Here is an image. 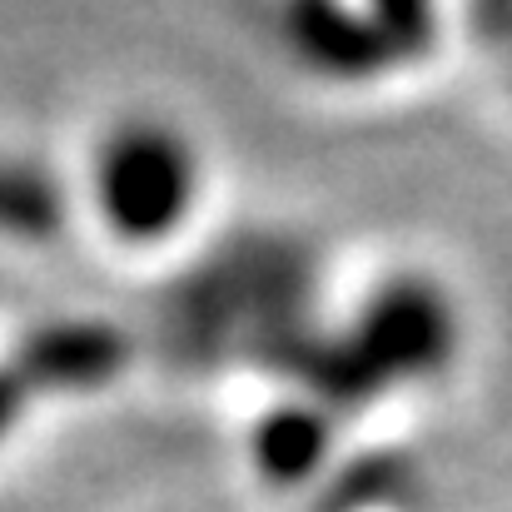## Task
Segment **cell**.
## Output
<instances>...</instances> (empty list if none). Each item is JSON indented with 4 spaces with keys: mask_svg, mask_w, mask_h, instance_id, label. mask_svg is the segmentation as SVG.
<instances>
[{
    "mask_svg": "<svg viewBox=\"0 0 512 512\" xmlns=\"http://www.w3.org/2000/svg\"><path fill=\"white\" fill-rule=\"evenodd\" d=\"M65 179L75 224L135 264L194 249L219 194V165L204 130L165 105L110 110L85 135Z\"/></svg>",
    "mask_w": 512,
    "mask_h": 512,
    "instance_id": "obj_1",
    "label": "cell"
},
{
    "mask_svg": "<svg viewBox=\"0 0 512 512\" xmlns=\"http://www.w3.org/2000/svg\"><path fill=\"white\" fill-rule=\"evenodd\" d=\"M438 15L423 5H294L274 20V50L304 85L363 95L398 85L438 55Z\"/></svg>",
    "mask_w": 512,
    "mask_h": 512,
    "instance_id": "obj_2",
    "label": "cell"
},
{
    "mask_svg": "<svg viewBox=\"0 0 512 512\" xmlns=\"http://www.w3.org/2000/svg\"><path fill=\"white\" fill-rule=\"evenodd\" d=\"M348 334H343V368L383 378L398 388L413 383H438V373L458 358V309L433 284L428 274H388L378 289H368L348 309Z\"/></svg>",
    "mask_w": 512,
    "mask_h": 512,
    "instance_id": "obj_3",
    "label": "cell"
},
{
    "mask_svg": "<svg viewBox=\"0 0 512 512\" xmlns=\"http://www.w3.org/2000/svg\"><path fill=\"white\" fill-rule=\"evenodd\" d=\"M334 433V403L319 388L274 398L249 428V463L264 488H309L339 448Z\"/></svg>",
    "mask_w": 512,
    "mask_h": 512,
    "instance_id": "obj_4",
    "label": "cell"
},
{
    "mask_svg": "<svg viewBox=\"0 0 512 512\" xmlns=\"http://www.w3.org/2000/svg\"><path fill=\"white\" fill-rule=\"evenodd\" d=\"M65 224H75L70 179L30 155L0 150V244H45Z\"/></svg>",
    "mask_w": 512,
    "mask_h": 512,
    "instance_id": "obj_5",
    "label": "cell"
},
{
    "mask_svg": "<svg viewBox=\"0 0 512 512\" xmlns=\"http://www.w3.org/2000/svg\"><path fill=\"white\" fill-rule=\"evenodd\" d=\"M35 413H40V393H35L30 373L20 368L15 353H0V453L15 448V438L30 428Z\"/></svg>",
    "mask_w": 512,
    "mask_h": 512,
    "instance_id": "obj_6",
    "label": "cell"
}]
</instances>
